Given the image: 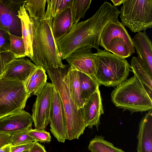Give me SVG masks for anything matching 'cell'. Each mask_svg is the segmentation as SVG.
I'll return each mask as SVG.
<instances>
[{
	"label": "cell",
	"instance_id": "12",
	"mask_svg": "<svg viewBox=\"0 0 152 152\" xmlns=\"http://www.w3.org/2000/svg\"><path fill=\"white\" fill-rule=\"evenodd\" d=\"M9 1L0 4V29L14 35L20 31L21 27L20 19L17 16L18 10L24 1Z\"/></svg>",
	"mask_w": 152,
	"mask_h": 152
},
{
	"label": "cell",
	"instance_id": "8",
	"mask_svg": "<svg viewBox=\"0 0 152 152\" xmlns=\"http://www.w3.org/2000/svg\"><path fill=\"white\" fill-rule=\"evenodd\" d=\"M30 96L23 82L0 78V118L23 110Z\"/></svg>",
	"mask_w": 152,
	"mask_h": 152
},
{
	"label": "cell",
	"instance_id": "26",
	"mask_svg": "<svg viewBox=\"0 0 152 152\" xmlns=\"http://www.w3.org/2000/svg\"><path fill=\"white\" fill-rule=\"evenodd\" d=\"M91 1V0H72L70 7L74 24L78 23L81 18H84Z\"/></svg>",
	"mask_w": 152,
	"mask_h": 152
},
{
	"label": "cell",
	"instance_id": "31",
	"mask_svg": "<svg viewBox=\"0 0 152 152\" xmlns=\"http://www.w3.org/2000/svg\"><path fill=\"white\" fill-rule=\"evenodd\" d=\"M15 58L10 51L0 53V78L4 73L8 64Z\"/></svg>",
	"mask_w": 152,
	"mask_h": 152
},
{
	"label": "cell",
	"instance_id": "38",
	"mask_svg": "<svg viewBox=\"0 0 152 152\" xmlns=\"http://www.w3.org/2000/svg\"><path fill=\"white\" fill-rule=\"evenodd\" d=\"M22 152H30L29 150L26 151H23Z\"/></svg>",
	"mask_w": 152,
	"mask_h": 152
},
{
	"label": "cell",
	"instance_id": "10",
	"mask_svg": "<svg viewBox=\"0 0 152 152\" xmlns=\"http://www.w3.org/2000/svg\"><path fill=\"white\" fill-rule=\"evenodd\" d=\"M65 59L73 69L93 78L96 74L97 56L91 47L78 48Z\"/></svg>",
	"mask_w": 152,
	"mask_h": 152
},
{
	"label": "cell",
	"instance_id": "28",
	"mask_svg": "<svg viewBox=\"0 0 152 152\" xmlns=\"http://www.w3.org/2000/svg\"><path fill=\"white\" fill-rule=\"evenodd\" d=\"M31 129L28 128L11 134V139L10 143L11 146H15L36 141L28 133V130Z\"/></svg>",
	"mask_w": 152,
	"mask_h": 152
},
{
	"label": "cell",
	"instance_id": "11",
	"mask_svg": "<svg viewBox=\"0 0 152 152\" xmlns=\"http://www.w3.org/2000/svg\"><path fill=\"white\" fill-rule=\"evenodd\" d=\"M49 123L52 134L59 142L64 143L66 139L65 114L60 96L54 88Z\"/></svg>",
	"mask_w": 152,
	"mask_h": 152
},
{
	"label": "cell",
	"instance_id": "36",
	"mask_svg": "<svg viewBox=\"0 0 152 152\" xmlns=\"http://www.w3.org/2000/svg\"><path fill=\"white\" fill-rule=\"evenodd\" d=\"M11 146L10 144L0 147V152H10Z\"/></svg>",
	"mask_w": 152,
	"mask_h": 152
},
{
	"label": "cell",
	"instance_id": "30",
	"mask_svg": "<svg viewBox=\"0 0 152 152\" xmlns=\"http://www.w3.org/2000/svg\"><path fill=\"white\" fill-rule=\"evenodd\" d=\"M28 133L37 142H50L51 140L50 134L45 130L31 129L28 130Z\"/></svg>",
	"mask_w": 152,
	"mask_h": 152
},
{
	"label": "cell",
	"instance_id": "37",
	"mask_svg": "<svg viewBox=\"0 0 152 152\" xmlns=\"http://www.w3.org/2000/svg\"><path fill=\"white\" fill-rule=\"evenodd\" d=\"M125 0H111L113 4V5L115 7L120 5L123 4Z\"/></svg>",
	"mask_w": 152,
	"mask_h": 152
},
{
	"label": "cell",
	"instance_id": "25",
	"mask_svg": "<svg viewBox=\"0 0 152 152\" xmlns=\"http://www.w3.org/2000/svg\"><path fill=\"white\" fill-rule=\"evenodd\" d=\"M46 0H26L25 1L24 7L27 10L30 19L39 20L45 16Z\"/></svg>",
	"mask_w": 152,
	"mask_h": 152
},
{
	"label": "cell",
	"instance_id": "29",
	"mask_svg": "<svg viewBox=\"0 0 152 152\" xmlns=\"http://www.w3.org/2000/svg\"><path fill=\"white\" fill-rule=\"evenodd\" d=\"M53 18L58 15L67 8L70 7L72 0H50Z\"/></svg>",
	"mask_w": 152,
	"mask_h": 152
},
{
	"label": "cell",
	"instance_id": "18",
	"mask_svg": "<svg viewBox=\"0 0 152 152\" xmlns=\"http://www.w3.org/2000/svg\"><path fill=\"white\" fill-rule=\"evenodd\" d=\"M73 24L71 7L53 18L52 30L56 42L69 32Z\"/></svg>",
	"mask_w": 152,
	"mask_h": 152
},
{
	"label": "cell",
	"instance_id": "6",
	"mask_svg": "<svg viewBox=\"0 0 152 152\" xmlns=\"http://www.w3.org/2000/svg\"><path fill=\"white\" fill-rule=\"evenodd\" d=\"M121 23L133 32L152 28V0H125L121 7Z\"/></svg>",
	"mask_w": 152,
	"mask_h": 152
},
{
	"label": "cell",
	"instance_id": "22",
	"mask_svg": "<svg viewBox=\"0 0 152 152\" xmlns=\"http://www.w3.org/2000/svg\"><path fill=\"white\" fill-rule=\"evenodd\" d=\"M68 80L71 97L78 109L82 108L84 104L81 95L78 71L70 67L68 71Z\"/></svg>",
	"mask_w": 152,
	"mask_h": 152
},
{
	"label": "cell",
	"instance_id": "21",
	"mask_svg": "<svg viewBox=\"0 0 152 152\" xmlns=\"http://www.w3.org/2000/svg\"><path fill=\"white\" fill-rule=\"evenodd\" d=\"M131 65L130 68L134 75L138 78L152 99V75L150 74L138 57H132Z\"/></svg>",
	"mask_w": 152,
	"mask_h": 152
},
{
	"label": "cell",
	"instance_id": "5",
	"mask_svg": "<svg viewBox=\"0 0 152 152\" xmlns=\"http://www.w3.org/2000/svg\"><path fill=\"white\" fill-rule=\"evenodd\" d=\"M95 53L96 74L94 78L99 85L117 86L127 80L130 69L126 58L101 49Z\"/></svg>",
	"mask_w": 152,
	"mask_h": 152
},
{
	"label": "cell",
	"instance_id": "14",
	"mask_svg": "<svg viewBox=\"0 0 152 152\" xmlns=\"http://www.w3.org/2000/svg\"><path fill=\"white\" fill-rule=\"evenodd\" d=\"M82 110L86 127L92 129L95 126L98 130L101 115L104 113L99 89L85 102Z\"/></svg>",
	"mask_w": 152,
	"mask_h": 152
},
{
	"label": "cell",
	"instance_id": "33",
	"mask_svg": "<svg viewBox=\"0 0 152 152\" xmlns=\"http://www.w3.org/2000/svg\"><path fill=\"white\" fill-rule=\"evenodd\" d=\"M35 142L19 145L11 147L10 152H22L29 150L33 146Z\"/></svg>",
	"mask_w": 152,
	"mask_h": 152
},
{
	"label": "cell",
	"instance_id": "7",
	"mask_svg": "<svg viewBox=\"0 0 152 152\" xmlns=\"http://www.w3.org/2000/svg\"><path fill=\"white\" fill-rule=\"evenodd\" d=\"M99 45L106 51L122 58L129 57L135 53L131 37L119 21L110 22L106 26L101 35Z\"/></svg>",
	"mask_w": 152,
	"mask_h": 152
},
{
	"label": "cell",
	"instance_id": "20",
	"mask_svg": "<svg viewBox=\"0 0 152 152\" xmlns=\"http://www.w3.org/2000/svg\"><path fill=\"white\" fill-rule=\"evenodd\" d=\"M47 76L42 67L37 66L28 78L24 82L26 91L30 96H37L46 85Z\"/></svg>",
	"mask_w": 152,
	"mask_h": 152
},
{
	"label": "cell",
	"instance_id": "24",
	"mask_svg": "<svg viewBox=\"0 0 152 152\" xmlns=\"http://www.w3.org/2000/svg\"><path fill=\"white\" fill-rule=\"evenodd\" d=\"M88 150L91 152H126L115 147L112 143L105 140L104 137L102 135H96L91 140Z\"/></svg>",
	"mask_w": 152,
	"mask_h": 152
},
{
	"label": "cell",
	"instance_id": "17",
	"mask_svg": "<svg viewBox=\"0 0 152 152\" xmlns=\"http://www.w3.org/2000/svg\"><path fill=\"white\" fill-rule=\"evenodd\" d=\"M137 138V152H152V110L141 120Z\"/></svg>",
	"mask_w": 152,
	"mask_h": 152
},
{
	"label": "cell",
	"instance_id": "34",
	"mask_svg": "<svg viewBox=\"0 0 152 152\" xmlns=\"http://www.w3.org/2000/svg\"><path fill=\"white\" fill-rule=\"evenodd\" d=\"M11 139V134L0 132V147L10 144Z\"/></svg>",
	"mask_w": 152,
	"mask_h": 152
},
{
	"label": "cell",
	"instance_id": "19",
	"mask_svg": "<svg viewBox=\"0 0 152 152\" xmlns=\"http://www.w3.org/2000/svg\"><path fill=\"white\" fill-rule=\"evenodd\" d=\"M23 4L21 5L18 10L17 16L20 19L21 25L22 37L24 39L26 56L31 58L33 56L32 42L33 30L32 23Z\"/></svg>",
	"mask_w": 152,
	"mask_h": 152
},
{
	"label": "cell",
	"instance_id": "27",
	"mask_svg": "<svg viewBox=\"0 0 152 152\" xmlns=\"http://www.w3.org/2000/svg\"><path fill=\"white\" fill-rule=\"evenodd\" d=\"M10 49L9 51L14 55L15 58L26 56L25 44L22 37L11 34H10Z\"/></svg>",
	"mask_w": 152,
	"mask_h": 152
},
{
	"label": "cell",
	"instance_id": "13",
	"mask_svg": "<svg viewBox=\"0 0 152 152\" xmlns=\"http://www.w3.org/2000/svg\"><path fill=\"white\" fill-rule=\"evenodd\" d=\"M32 115L23 110L0 118V132L11 134L28 128H32Z\"/></svg>",
	"mask_w": 152,
	"mask_h": 152
},
{
	"label": "cell",
	"instance_id": "4",
	"mask_svg": "<svg viewBox=\"0 0 152 152\" xmlns=\"http://www.w3.org/2000/svg\"><path fill=\"white\" fill-rule=\"evenodd\" d=\"M111 101L118 107L131 113L152 109V99L134 75L117 86L111 93Z\"/></svg>",
	"mask_w": 152,
	"mask_h": 152
},
{
	"label": "cell",
	"instance_id": "2",
	"mask_svg": "<svg viewBox=\"0 0 152 152\" xmlns=\"http://www.w3.org/2000/svg\"><path fill=\"white\" fill-rule=\"evenodd\" d=\"M47 9L45 17L30 19L32 23L33 56L31 59L37 66L46 71L50 68H64L60 54L52 30L53 19L50 0H47Z\"/></svg>",
	"mask_w": 152,
	"mask_h": 152
},
{
	"label": "cell",
	"instance_id": "23",
	"mask_svg": "<svg viewBox=\"0 0 152 152\" xmlns=\"http://www.w3.org/2000/svg\"><path fill=\"white\" fill-rule=\"evenodd\" d=\"M78 74L81 96L84 104L99 89V85L93 77L80 72L78 71Z\"/></svg>",
	"mask_w": 152,
	"mask_h": 152
},
{
	"label": "cell",
	"instance_id": "15",
	"mask_svg": "<svg viewBox=\"0 0 152 152\" xmlns=\"http://www.w3.org/2000/svg\"><path fill=\"white\" fill-rule=\"evenodd\" d=\"M37 67L28 59L15 58L8 65L1 77L25 81Z\"/></svg>",
	"mask_w": 152,
	"mask_h": 152
},
{
	"label": "cell",
	"instance_id": "9",
	"mask_svg": "<svg viewBox=\"0 0 152 152\" xmlns=\"http://www.w3.org/2000/svg\"><path fill=\"white\" fill-rule=\"evenodd\" d=\"M53 86L47 83L37 96L32 109V118L35 129L45 130L50 122L54 96Z\"/></svg>",
	"mask_w": 152,
	"mask_h": 152
},
{
	"label": "cell",
	"instance_id": "3",
	"mask_svg": "<svg viewBox=\"0 0 152 152\" xmlns=\"http://www.w3.org/2000/svg\"><path fill=\"white\" fill-rule=\"evenodd\" d=\"M70 66L64 68H50L46 71L55 90L59 94L63 104L66 121V139H78L86 127L82 108L78 109L71 97L70 92L68 71Z\"/></svg>",
	"mask_w": 152,
	"mask_h": 152
},
{
	"label": "cell",
	"instance_id": "16",
	"mask_svg": "<svg viewBox=\"0 0 152 152\" xmlns=\"http://www.w3.org/2000/svg\"><path fill=\"white\" fill-rule=\"evenodd\" d=\"M138 57L152 75V45L145 31L138 32L132 39Z\"/></svg>",
	"mask_w": 152,
	"mask_h": 152
},
{
	"label": "cell",
	"instance_id": "35",
	"mask_svg": "<svg viewBox=\"0 0 152 152\" xmlns=\"http://www.w3.org/2000/svg\"><path fill=\"white\" fill-rule=\"evenodd\" d=\"M30 152H47L45 147L37 141H35L33 146L29 150Z\"/></svg>",
	"mask_w": 152,
	"mask_h": 152
},
{
	"label": "cell",
	"instance_id": "1",
	"mask_svg": "<svg viewBox=\"0 0 152 152\" xmlns=\"http://www.w3.org/2000/svg\"><path fill=\"white\" fill-rule=\"evenodd\" d=\"M120 11L104 1L96 13L87 20L74 24L69 32L56 42L62 59H65L76 50L88 47L99 49L101 35L106 26L118 21Z\"/></svg>",
	"mask_w": 152,
	"mask_h": 152
},
{
	"label": "cell",
	"instance_id": "32",
	"mask_svg": "<svg viewBox=\"0 0 152 152\" xmlns=\"http://www.w3.org/2000/svg\"><path fill=\"white\" fill-rule=\"evenodd\" d=\"M10 49V34L0 29V53L9 52Z\"/></svg>",
	"mask_w": 152,
	"mask_h": 152
}]
</instances>
